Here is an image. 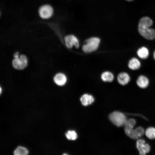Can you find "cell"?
I'll list each match as a JSON object with an SVG mask.
<instances>
[{"instance_id": "obj_1", "label": "cell", "mask_w": 155, "mask_h": 155, "mask_svg": "<svg viewBox=\"0 0 155 155\" xmlns=\"http://www.w3.org/2000/svg\"><path fill=\"white\" fill-rule=\"evenodd\" d=\"M153 24L152 20L147 16L142 17L139 20L138 26V32L146 39L153 40L155 38V30L150 28Z\"/></svg>"}, {"instance_id": "obj_2", "label": "cell", "mask_w": 155, "mask_h": 155, "mask_svg": "<svg viewBox=\"0 0 155 155\" xmlns=\"http://www.w3.org/2000/svg\"><path fill=\"white\" fill-rule=\"evenodd\" d=\"M100 42L99 38L92 37L87 39L82 46L83 51L88 53L94 52L98 48Z\"/></svg>"}, {"instance_id": "obj_3", "label": "cell", "mask_w": 155, "mask_h": 155, "mask_svg": "<svg viewBox=\"0 0 155 155\" xmlns=\"http://www.w3.org/2000/svg\"><path fill=\"white\" fill-rule=\"evenodd\" d=\"M109 118L114 125L118 127L124 125L127 120L125 115L118 111H114L110 114Z\"/></svg>"}, {"instance_id": "obj_4", "label": "cell", "mask_w": 155, "mask_h": 155, "mask_svg": "<svg viewBox=\"0 0 155 155\" xmlns=\"http://www.w3.org/2000/svg\"><path fill=\"white\" fill-rule=\"evenodd\" d=\"M38 13L39 16L42 18L48 19L51 18L53 14V8L50 5H44L39 7Z\"/></svg>"}, {"instance_id": "obj_5", "label": "cell", "mask_w": 155, "mask_h": 155, "mask_svg": "<svg viewBox=\"0 0 155 155\" xmlns=\"http://www.w3.org/2000/svg\"><path fill=\"white\" fill-rule=\"evenodd\" d=\"M12 64L13 67L16 69H23L27 65L28 59L25 55H21L18 58L13 59Z\"/></svg>"}, {"instance_id": "obj_6", "label": "cell", "mask_w": 155, "mask_h": 155, "mask_svg": "<svg viewBox=\"0 0 155 155\" xmlns=\"http://www.w3.org/2000/svg\"><path fill=\"white\" fill-rule=\"evenodd\" d=\"M64 41L67 47L71 49L74 46L78 48L79 46V42L78 38L74 35L72 34L66 36L64 37Z\"/></svg>"}, {"instance_id": "obj_7", "label": "cell", "mask_w": 155, "mask_h": 155, "mask_svg": "<svg viewBox=\"0 0 155 155\" xmlns=\"http://www.w3.org/2000/svg\"><path fill=\"white\" fill-rule=\"evenodd\" d=\"M136 147L141 155H145L149 153L150 149L149 145L145 143V140L143 139H139L137 141Z\"/></svg>"}, {"instance_id": "obj_8", "label": "cell", "mask_w": 155, "mask_h": 155, "mask_svg": "<svg viewBox=\"0 0 155 155\" xmlns=\"http://www.w3.org/2000/svg\"><path fill=\"white\" fill-rule=\"evenodd\" d=\"M67 78L66 75L62 73H57L53 78L54 82L59 86L64 85L67 82Z\"/></svg>"}, {"instance_id": "obj_9", "label": "cell", "mask_w": 155, "mask_h": 155, "mask_svg": "<svg viewBox=\"0 0 155 155\" xmlns=\"http://www.w3.org/2000/svg\"><path fill=\"white\" fill-rule=\"evenodd\" d=\"M130 80V78L129 75L125 72L120 73L117 76V81L121 85H126L129 83Z\"/></svg>"}, {"instance_id": "obj_10", "label": "cell", "mask_w": 155, "mask_h": 155, "mask_svg": "<svg viewBox=\"0 0 155 155\" xmlns=\"http://www.w3.org/2000/svg\"><path fill=\"white\" fill-rule=\"evenodd\" d=\"M136 83L137 86L141 88H147L149 84V80L148 78L145 76L141 75L137 78Z\"/></svg>"}, {"instance_id": "obj_11", "label": "cell", "mask_w": 155, "mask_h": 155, "mask_svg": "<svg viewBox=\"0 0 155 155\" xmlns=\"http://www.w3.org/2000/svg\"><path fill=\"white\" fill-rule=\"evenodd\" d=\"M82 104L84 106H87L91 104L94 101L93 96L90 94H83L80 98Z\"/></svg>"}, {"instance_id": "obj_12", "label": "cell", "mask_w": 155, "mask_h": 155, "mask_svg": "<svg viewBox=\"0 0 155 155\" xmlns=\"http://www.w3.org/2000/svg\"><path fill=\"white\" fill-rule=\"evenodd\" d=\"M141 63L137 58L133 57L129 61L128 63L129 68L132 70H136L140 68Z\"/></svg>"}, {"instance_id": "obj_13", "label": "cell", "mask_w": 155, "mask_h": 155, "mask_svg": "<svg viewBox=\"0 0 155 155\" xmlns=\"http://www.w3.org/2000/svg\"><path fill=\"white\" fill-rule=\"evenodd\" d=\"M137 53L140 58L143 59H147L149 55L148 50L145 46H142L139 48L137 51Z\"/></svg>"}, {"instance_id": "obj_14", "label": "cell", "mask_w": 155, "mask_h": 155, "mask_svg": "<svg viewBox=\"0 0 155 155\" xmlns=\"http://www.w3.org/2000/svg\"><path fill=\"white\" fill-rule=\"evenodd\" d=\"M133 128H124L125 131L126 135L129 137L133 139H138L139 137L138 135L136 129Z\"/></svg>"}, {"instance_id": "obj_15", "label": "cell", "mask_w": 155, "mask_h": 155, "mask_svg": "<svg viewBox=\"0 0 155 155\" xmlns=\"http://www.w3.org/2000/svg\"><path fill=\"white\" fill-rule=\"evenodd\" d=\"M102 80L105 82H112L114 79V76L113 73L109 71H106L103 72L101 75Z\"/></svg>"}, {"instance_id": "obj_16", "label": "cell", "mask_w": 155, "mask_h": 155, "mask_svg": "<svg viewBox=\"0 0 155 155\" xmlns=\"http://www.w3.org/2000/svg\"><path fill=\"white\" fill-rule=\"evenodd\" d=\"M145 133L148 139L151 140L155 139V128L150 127L146 129Z\"/></svg>"}, {"instance_id": "obj_17", "label": "cell", "mask_w": 155, "mask_h": 155, "mask_svg": "<svg viewBox=\"0 0 155 155\" xmlns=\"http://www.w3.org/2000/svg\"><path fill=\"white\" fill-rule=\"evenodd\" d=\"M28 151L25 148L19 146L14 152V154L15 155H26L28 154Z\"/></svg>"}, {"instance_id": "obj_18", "label": "cell", "mask_w": 155, "mask_h": 155, "mask_svg": "<svg viewBox=\"0 0 155 155\" xmlns=\"http://www.w3.org/2000/svg\"><path fill=\"white\" fill-rule=\"evenodd\" d=\"M65 135L67 138L70 140H75L77 137V134L74 130L68 131L66 133Z\"/></svg>"}, {"instance_id": "obj_19", "label": "cell", "mask_w": 155, "mask_h": 155, "mask_svg": "<svg viewBox=\"0 0 155 155\" xmlns=\"http://www.w3.org/2000/svg\"><path fill=\"white\" fill-rule=\"evenodd\" d=\"M136 124V121L133 119H131L127 120L124 125V128H133Z\"/></svg>"}, {"instance_id": "obj_20", "label": "cell", "mask_w": 155, "mask_h": 155, "mask_svg": "<svg viewBox=\"0 0 155 155\" xmlns=\"http://www.w3.org/2000/svg\"><path fill=\"white\" fill-rule=\"evenodd\" d=\"M136 129L139 137L142 136L145 133V131L144 129L141 127H137Z\"/></svg>"}, {"instance_id": "obj_21", "label": "cell", "mask_w": 155, "mask_h": 155, "mask_svg": "<svg viewBox=\"0 0 155 155\" xmlns=\"http://www.w3.org/2000/svg\"><path fill=\"white\" fill-rule=\"evenodd\" d=\"M19 53L18 52H16L13 55L14 58H18L19 57Z\"/></svg>"}, {"instance_id": "obj_22", "label": "cell", "mask_w": 155, "mask_h": 155, "mask_svg": "<svg viewBox=\"0 0 155 155\" xmlns=\"http://www.w3.org/2000/svg\"><path fill=\"white\" fill-rule=\"evenodd\" d=\"M153 58L155 60V50L154 51L153 54Z\"/></svg>"}, {"instance_id": "obj_23", "label": "cell", "mask_w": 155, "mask_h": 155, "mask_svg": "<svg viewBox=\"0 0 155 155\" xmlns=\"http://www.w3.org/2000/svg\"><path fill=\"white\" fill-rule=\"evenodd\" d=\"M125 0L131 2V1H133L134 0Z\"/></svg>"}, {"instance_id": "obj_24", "label": "cell", "mask_w": 155, "mask_h": 155, "mask_svg": "<svg viewBox=\"0 0 155 155\" xmlns=\"http://www.w3.org/2000/svg\"><path fill=\"white\" fill-rule=\"evenodd\" d=\"M0 94H1V91H2V89H1V87H0Z\"/></svg>"}, {"instance_id": "obj_25", "label": "cell", "mask_w": 155, "mask_h": 155, "mask_svg": "<svg viewBox=\"0 0 155 155\" xmlns=\"http://www.w3.org/2000/svg\"><path fill=\"white\" fill-rule=\"evenodd\" d=\"M63 155H67V154H63Z\"/></svg>"}]
</instances>
